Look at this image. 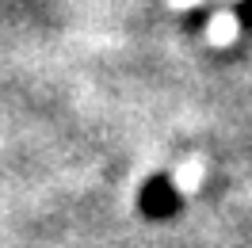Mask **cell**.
Wrapping results in <instances>:
<instances>
[{
  "instance_id": "cell-1",
  "label": "cell",
  "mask_w": 252,
  "mask_h": 248,
  "mask_svg": "<svg viewBox=\"0 0 252 248\" xmlns=\"http://www.w3.org/2000/svg\"><path fill=\"white\" fill-rule=\"evenodd\" d=\"M176 202H180V195H176L172 180H164V176H153V180L142 187V195H138V206H142V214H149V217L172 214Z\"/></svg>"
},
{
  "instance_id": "cell-2",
  "label": "cell",
  "mask_w": 252,
  "mask_h": 248,
  "mask_svg": "<svg viewBox=\"0 0 252 248\" xmlns=\"http://www.w3.org/2000/svg\"><path fill=\"white\" fill-rule=\"evenodd\" d=\"M241 19H245V23H252V4H245V8H241Z\"/></svg>"
}]
</instances>
